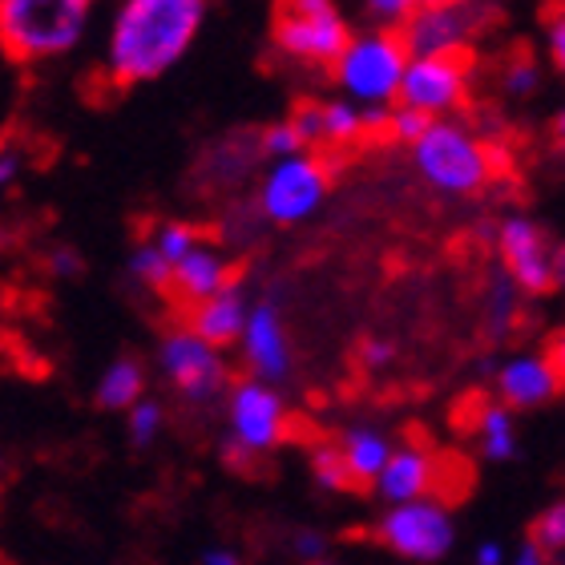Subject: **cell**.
Listing matches in <instances>:
<instances>
[{
	"label": "cell",
	"instance_id": "f546056e",
	"mask_svg": "<svg viewBox=\"0 0 565 565\" xmlns=\"http://www.w3.org/2000/svg\"><path fill=\"white\" fill-rule=\"evenodd\" d=\"M259 150H263V162H267V158H287V153L307 150V138H303V130H299V121L287 114V118L271 121V126H263V130H259Z\"/></svg>",
	"mask_w": 565,
	"mask_h": 565
},
{
	"label": "cell",
	"instance_id": "5bb4252c",
	"mask_svg": "<svg viewBox=\"0 0 565 565\" xmlns=\"http://www.w3.org/2000/svg\"><path fill=\"white\" fill-rule=\"evenodd\" d=\"M235 348L243 355L247 376H259L267 384H287L291 380V335H287V319H282L275 299H250Z\"/></svg>",
	"mask_w": 565,
	"mask_h": 565
},
{
	"label": "cell",
	"instance_id": "f35d334b",
	"mask_svg": "<svg viewBox=\"0 0 565 565\" xmlns=\"http://www.w3.org/2000/svg\"><path fill=\"white\" fill-rule=\"evenodd\" d=\"M199 562L202 565H238L243 557H238V550H231V545H211V550H202Z\"/></svg>",
	"mask_w": 565,
	"mask_h": 565
},
{
	"label": "cell",
	"instance_id": "ab89813d",
	"mask_svg": "<svg viewBox=\"0 0 565 565\" xmlns=\"http://www.w3.org/2000/svg\"><path fill=\"white\" fill-rule=\"evenodd\" d=\"M509 562H518V565H545V554H542V550H537L533 542H525V545L518 550V554L509 557Z\"/></svg>",
	"mask_w": 565,
	"mask_h": 565
},
{
	"label": "cell",
	"instance_id": "4fadbf2b",
	"mask_svg": "<svg viewBox=\"0 0 565 565\" xmlns=\"http://www.w3.org/2000/svg\"><path fill=\"white\" fill-rule=\"evenodd\" d=\"M384 114L388 109H360L348 97H316V102H303L291 118L299 121V130L307 138V150L319 153H348L364 141L380 138L384 130Z\"/></svg>",
	"mask_w": 565,
	"mask_h": 565
},
{
	"label": "cell",
	"instance_id": "7c38bea8",
	"mask_svg": "<svg viewBox=\"0 0 565 565\" xmlns=\"http://www.w3.org/2000/svg\"><path fill=\"white\" fill-rule=\"evenodd\" d=\"M493 4L484 0H445V4H424L401 24V36L408 53H460L469 57L472 45L489 33Z\"/></svg>",
	"mask_w": 565,
	"mask_h": 565
},
{
	"label": "cell",
	"instance_id": "d6986e66",
	"mask_svg": "<svg viewBox=\"0 0 565 565\" xmlns=\"http://www.w3.org/2000/svg\"><path fill=\"white\" fill-rule=\"evenodd\" d=\"M250 295L243 282H226L223 291L206 295L199 303L186 307V328H194L202 340L218 343V348H235L238 331H243V319H247Z\"/></svg>",
	"mask_w": 565,
	"mask_h": 565
},
{
	"label": "cell",
	"instance_id": "44dd1931",
	"mask_svg": "<svg viewBox=\"0 0 565 565\" xmlns=\"http://www.w3.org/2000/svg\"><path fill=\"white\" fill-rule=\"evenodd\" d=\"M472 440H477V452L493 465H505V460L518 457L521 436H518V413L505 408L501 401H489L477 408L472 416Z\"/></svg>",
	"mask_w": 565,
	"mask_h": 565
},
{
	"label": "cell",
	"instance_id": "74e56055",
	"mask_svg": "<svg viewBox=\"0 0 565 565\" xmlns=\"http://www.w3.org/2000/svg\"><path fill=\"white\" fill-rule=\"evenodd\" d=\"M472 562L477 565H505L509 554H505V545L501 542H481L477 550H472Z\"/></svg>",
	"mask_w": 565,
	"mask_h": 565
},
{
	"label": "cell",
	"instance_id": "2e32d148",
	"mask_svg": "<svg viewBox=\"0 0 565 565\" xmlns=\"http://www.w3.org/2000/svg\"><path fill=\"white\" fill-rule=\"evenodd\" d=\"M440 477H445V460L436 457L428 445H396L384 469L372 477V489L384 505L392 501H413V497L440 493Z\"/></svg>",
	"mask_w": 565,
	"mask_h": 565
},
{
	"label": "cell",
	"instance_id": "9a60e30c",
	"mask_svg": "<svg viewBox=\"0 0 565 565\" xmlns=\"http://www.w3.org/2000/svg\"><path fill=\"white\" fill-rule=\"evenodd\" d=\"M562 396V360L542 348H521L493 367V401L513 413H537Z\"/></svg>",
	"mask_w": 565,
	"mask_h": 565
},
{
	"label": "cell",
	"instance_id": "83f0119b",
	"mask_svg": "<svg viewBox=\"0 0 565 565\" xmlns=\"http://www.w3.org/2000/svg\"><path fill=\"white\" fill-rule=\"evenodd\" d=\"M307 457H311V477H316V484L323 489V493H343V489H352L348 472H343L335 440H319V445H311Z\"/></svg>",
	"mask_w": 565,
	"mask_h": 565
},
{
	"label": "cell",
	"instance_id": "1f68e13d",
	"mask_svg": "<svg viewBox=\"0 0 565 565\" xmlns=\"http://www.w3.org/2000/svg\"><path fill=\"white\" fill-rule=\"evenodd\" d=\"M413 0H364V17L376 29H401L413 17Z\"/></svg>",
	"mask_w": 565,
	"mask_h": 565
},
{
	"label": "cell",
	"instance_id": "8992f818",
	"mask_svg": "<svg viewBox=\"0 0 565 565\" xmlns=\"http://www.w3.org/2000/svg\"><path fill=\"white\" fill-rule=\"evenodd\" d=\"M291 436V408L279 384L259 376L231 380L223 392V452L231 465L271 457Z\"/></svg>",
	"mask_w": 565,
	"mask_h": 565
},
{
	"label": "cell",
	"instance_id": "4dcf8cb0",
	"mask_svg": "<svg viewBox=\"0 0 565 565\" xmlns=\"http://www.w3.org/2000/svg\"><path fill=\"white\" fill-rule=\"evenodd\" d=\"M424 114H416V109L408 106H388V114H384V130H380V138L388 141H401V146H408V141L416 138V134L424 130Z\"/></svg>",
	"mask_w": 565,
	"mask_h": 565
},
{
	"label": "cell",
	"instance_id": "d6a6232c",
	"mask_svg": "<svg viewBox=\"0 0 565 565\" xmlns=\"http://www.w3.org/2000/svg\"><path fill=\"white\" fill-rule=\"evenodd\" d=\"M360 364L367 372H384L388 364H396V340H388V335H367L360 343Z\"/></svg>",
	"mask_w": 565,
	"mask_h": 565
},
{
	"label": "cell",
	"instance_id": "ffe728a7",
	"mask_svg": "<svg viewBox=\"0 0 565 565\" xmlns=\"http://www.w3.org/2000/svg\"><path fill=\"white\" fill-rule=\"evenodd\" d=\"M335 448H340L343 472H348V481H352V489H355V484H372V477H376V472L384 469V460L392 457L396 440H392L380 424H348L343 436L335 440Z\"/></svg>",
	"mask_w": 565,
	"mask_h": 565
},
{
	"label": "cell",
	"instance_id": "f1b7e54d",
	"mask_svg": "<svg viewBox=\"0 0 565 565\" xmlns=\"http://www.w3.org/2000/svg\"><path fill=\"white\" fill-rule=\"evenodd\" d=\"M199 238H202L199 226H194V223H182V218H166V223H158L150 231V243L158 250H162L166 259H170V267H174V263L182 259V255H186V250L194 247Z\"/></svg>",
	"mask_w": 565,
	"mask_h": 565
},
{
	"label": "cell",
	"instance_id": "3957f363",
	"mask_svg": "<svg viewBox=\"0 0 565 565\" xmlns=\"http://www.w3.org/2000/svg\"><path fill=\"white\" fill-rule=\"evenodd\" d=\"M97 0H0V53L21 65L70 57L94 24Z\"/></svg>",
	"mask_w": 565,
	"mask_h": 565
},
{
	"label": "cell",
	"instance_id": "8d00e7d4",
	"mask_svg": "<svg viewBox=\"0 0 565 565\" xmlns=\"http://www.w3.org/2000/svg\"><path fill=\"white\" fill-rule=\"evenodd\" d=\"M21 166H24L21 150H0V194L17 186V178H21Z\"/></svg>",
	"mask_w": 565,
	"mask_h": 565
},
{
	"label": "cell",
	"instance_id": "603a6c76",
	"mask_svg": "<svg viewBox=\"0 0 565 565\" xmlns=\"http://www.w3.org/2000/svg\"><path fill=\"white\" fill-rule=\"evenodd\" d=\"M146 384H150L146 364H138V360H130V355H121V360H114V364L97 376L94 396L106 413H126L138 396H146Z\"/></svg>",
	"mask_w": 565,
	"mask_h": 565
},
{
	"label": "cell",
	"instance_id": "7402d4cb",
	"mask_svg": "<svg viewBox=\"0 0 565 565\" xmlns=\"http://www.w3.org/2000/svg\"><path fill=\"white\" fill-rule=\"evenodd\" d=\"M525 319V295L513 287L505 271H493L489 295H484V335L493 343H505Z\"/></svg>",
	"mask_w": 565,
	"mask_h": 565
},
{
	"label": "cell",
	"instance_id": "60d3db41",
	"mask_svg": "<svg viewBox=\"0 0 565 565\" xmlns=\"http://www.w3.org/2000/svg\"><path fill=\"white\" fill-rule=\"evenodd\" d=\"M416 9H424V4H445V0H413Z\"/></svg>",
	"mask_w": 565,
	"mask_h": 565
},
{
	"label": "cell",
	"instance_id": "277c9868",
	"mask_svg": "<svg viewBox=\"0 0 565 565\" xmlns=\"http://www.w3.org/2000/svg\"><path fill=\"white\" fill-rule=\"evenodd\" d=\"M408 65V45L401 29H376L367 24L364 33H352L328 65L335 94L355 102L360 109H388L396 106L401 77Z\"/></svg>",
	"mask_w": 565,
	"mask_h": 565
},
{
	"label": "cell",
	"instance_id": "7a4b0ae2",
	"mask_svg": "<svg viewBox=\"0 0 565 565\" xmlns=\"http://www.w3.org/2000/svg\"><path fill=\"white\" fill-rule=\"evenodd\" d=\"M408 158L420 182L445 199H477L501 178L497 146L460 114L424 121V130L408 141Z\"/></svg>",
	"mask_w": 565,
	"mask_h": 565
},
{
	"label": "cell",
	"instance_id": "4316f807",
	"mask_svg": "<svg viewBox=\"0 0 565 565\" xmlns=\"http://www.w3.org/2000/svg\"><path fill=\"white\" fill-rule=\"evenodd\" d=\"M126 428H130L134 445L150 448L153 440L166 433V404L153 401V396H138V401L126 408Z\"/></svg>",
	"mask_w": 565,
	"mask_h": 565
},
{
	"label": "cell",
	"instance_id": "9c48e42d",
	"mask_svg": "<svg viewBox=\"0 0 565 565\" xmlns=\"http://www.w3.org/2000/svg\"><path fill=\"white\" fill-rule=\"evenodd\" d=\"M376 537L401 562L436 565L457 550V521H452V509L440 497L428 493V497H413V501H392V505H384Z\"/></svg>",
	"mask_w": 565,
	"mask_h": 565
},
{
	"label": "cell",
	"instance_id": "5b68a950",
	"mask_svg": "<svg viewBox=\"0 0 565 565\" xmlns=\"http://www.w3.org/2000/svg\"><path fill=\"white\" fill-rule=\"evenodd\" d=\"M335 166L331 153L299 150L287 158H267L255 178V214L271 226H303L311 223L331 199Z\"/></svg>",
	"mask_w": 565,
	"mask_h": 565
},
{
	"label": "cell",
	"instance_id": "836d02e7",
	"mask_svg": "<svg viewBox=\"0 0 565 565\" xmlns=\"http://www.w3.org/2000/svg\"><path fill=\"white\" fill-rule=\"evenodd\" d=\"M291 554L299 557V562H328L331 554V537L319 530H299L291 537Z\"/></svg>",
	"mask_w": 565,
	"mask_h": 565
},
{
	"label": "cell",
	"instance_id": "d4e9b609",
	"mask_svg": "<svg viewBox=\"0 0 565 565\" xmlns=\"http://www.w3.org/2000/svg\"><path fill=\"white\" fill-rule=\"evenodd\" d=\"M126 267H130V279L138 282V287H146V291H153V295L170 291V259L153 247L150 238L134 247V255H130V263H126Z\"/></svg>",
	"mask_w": 565,
	"mask_h": 565
},
{
	"label": "cell",
	"instance_id": "d590c367",
	"mask_svg": "<svg viewBox=\"0 0 565 565\" xmlns=\"http://www.w3.org/2000/svg\"><path fill=\"white\" fill-rule=\"evenodd\" d=\"M545 53H550V61L562 70L565 65V17L562 12H550V21H545Z\"/></svg>",
	"mask_w": 565,
	"mask_h": 565
},
{
	"label": "cell",
	"instance_id": "cb8c5ba5",
	"mask_svg": "<svg viewBox=\"0 0 565 565\" xmlns=\"http://www.w3.org/2000/svg\"><path fill=\"white\" fill-rule=\"evenodd\" d=\"M497 89L505 102H530L542 89V65L530 53H513V57L497 70Z\"/></svg>",
	"mask_w": 565,
	"mask_h": 565
},
{
	"label": "cell",
	"instance_id": "ac0fdd59",
	"mask_svg": "<svg viewBox=\"0 0 565 565\" xmlns=\"http://www.w3.org/2000/svg\"><path fill=\"white\" fill-rule=\"evenodd\" d=\"M263 166L259 150V130H235L223 134L218 141H211L199 158V182L214 194H226V190L243 186L255 170Z\"/></svg>",
	"mask_w": 565,
	"mask_h": 565
},
{
	"label": "cell",
	"instance_id": "6da1fadb",
	"mask_svg": "<svg viewBox=\"0 0 565 565\" xmlns=\"http://www.w3.org/2000/svg\"><path fill=\"white\" fill-rule=\"evenodd\" d=\"M206 0H121L106 36V77L121 89L158 82L186 57Z\"/></svg>",
	"mask_w": 565,
	"mask_h": 565
},
{
	"label": "cell",
	"instance_id": "8fae6325",
	"mask_svg": "<svg viewBox=\"0 0 565 565\" xmlns=\"http://www.w3.org/2000/svg\"><path fill=\"white\" fill-rule=\"evenodd\" d=\"M472 97V65L460 53H408L396 106H408L424 118L465 114Z\"/></svg>",
	"mask_w": 565,
	"mask_h": 565
},
{
	"label": "cell",
	"instance_id": "30bf717a",
	"mask_svg": "<svg viewBox=\"0 0 565 565\" xmlns=\"http://www.w3.org/2000/svg\"><path fill=\"white\" fill-rule=\"evenodd\" d=\"M158 372L170 388L186 404H214L223 401L226 384H231V364H226V348L202 340L194 328H170L158 343Z\"/></svg>",
	"mask_w": 565,
	"mask_h": 565
},
{
	"label": "cell",
	"instance_id": "ba28073f",
	"mask_svg": "<svg viewBox=\"0 0 565 565\" xmlns=\"http://www.w3.org/2000/svg\"><path fill=\"white\" fill-rule=\"evenodd\" d=\"M348 36L352 24L335 0H275L271 45L299 70H328Z\"/></svg>",
	"mask_w": 565,
	"mask_h": 565
},
{
	"label": "cell",
	"instance_id": "e575fe53",
	"mask_svg": "<svg viewBox=\"0 0 565 565\" xmlns=\"http://www.w3.org/2000/svg\"><path fill=\"white\" fill-rule=\"evenodd\" d=\"M45 267L53 279H73V275L82 271V255H77L73 247H53L45 255Z\"/></svg>",
	"mask_w": 565,
	"mask_h": 565
},
{
	"label": "cell",
	"instance_id": "e0dca14e",
	"mask_svg": "<svg viewBox=\"0 0 565 565\" xmlns=\"http://www.w3.org/2000/svg\"><path fill=\"white\" fill-rule=\"evenodd\" d=\"M235 279H238V267H235V259H231V250L202 235L199 243L170 267V295H178V303L190 307V303H199V299H206V295L223 291L226 282H235Z\"/></svg>",
	"mask_w": 565,
	"mask_h": 565
},
{
	"label": "cell",
	"instance_id": "52a82bcc",
	"mask_svg": "<svg viewBox=\"0 0 565 565\" xmlns=\"http://www.w3.org/2000/svg\"><path fill=\"white\" fill-rule=\"evenodd\" d=\"M484 238L497 250V271H505L525 299H545V295H554L562 287V243L525 211H509L497 223H484Z\"/></svg>",
	"mask_w": 565,
	"mask_h": 565
},
{
	"label": "cell",
	"instance_id": "484cf974",
	"mask_svg": "<svg viewBox=\"0 0 565 565\" xmlns=\"http://www.w3.org/2000/svg\"><path fill=\"white\" fill-rule=\"evenodd\" d=\"M530 542L545 554V562H562L565 554V501H550V505L533 518Z\"/></svg>",
	"mask_w": 565,
	"mask_h": 565
}]
</instances>
